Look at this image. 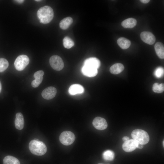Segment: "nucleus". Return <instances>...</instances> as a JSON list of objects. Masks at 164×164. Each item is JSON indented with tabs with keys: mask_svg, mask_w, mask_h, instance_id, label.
<instances>
[{
	"mask_svg": "<svg viewBox=\"0 0 164 164\" xmlns=\"http://www.w3.org/2000/svg\"><path fill=\"white\" fill-rule=\"evenodd\" d=\"M49 62L52 67L56 71L61 70L64 66L63 60L60 56L57 55L51 56Z\"/></svg>",
	"mask_w": 164,
	"mask_h": 164,
	"instance_id": "nucleus-6",
	"label": "nucleus"
},
{
	"mask_svg": "<svg viewBox=\"0 0 164 164\" xmlns=\"http://www.w3.org/2000/svg\"><path fill=\"white\" fill-rule=\"evenodd\" d=\"M73 20L70 17H68L63 19L60 23V28L63 30L67 29L72 23Z\"/></svg>",
	"mask_w": 164,
	"mask_h": 164,
	"instance_id": "nucleus-20",
	"label": "nucleus"
},
{
	"mask_svg": "<svg viewBox=\"0 0 164 164\" xmlns=\"http://www.w3.org/2000/svg\"><path fill=\"white\" fill-rule=\"evenodd\" d=\"M15 120V125L17 129L20 130L24 127V121L22 114L20 112L16 113Z\"/></svg>",
	"mask_w": 164,
	"mask_h": 164,
	"instance_id": "nucleus-14",
	"label": "nucleus"
},
{
	"mask_svg": "<svg viewBox=\"0 0 164 164\" xmlns=\"http://www.w3.org/2000/svg\"><path fill=\"white\" fill-rule=\"evenodd\" d=\"M63 44L64 47L67 49L70 48L74 45L73 41L67 36L63 38Z\"/></svg>",
	"mask_w": 164,
	"mask_h": 164,
	"instance_id": "nucleus-23",
	"label": "nucleus"
},
{
	"mask_svg": "<svg viewBox=\"0 0 164 164\" xmlns=\"http://www.w3.org/2000/svg\"><path fill=\"white\" fill-rule=\"evenodd\" d=\"M100 61L95 57H90L84 61V65L97 69L100 66Z\"/></svg>",
	"mask_w": 164,
	"mask_h": 164,
	"instance_id": "nucleus-13",
	"label": "nucleus"
},
{
	"mask_svg": "<svg viewBox=\"0 0 164 164\" xmlns=\"http://www.w3.org/2000/svg\"><path fill=\"white\" fill-rule=\"evenodd\" d=\"M129 140V137L127 136H125L123 137L122 140L124 142Z\"/></svg>",
	"mask_w": 164,
	"mask_h": 164,
	"instance_id": "nucleus-27",
	"label": "nucleus"
},
{
	"mask_svg": "<svg viewBox=\"0 0 164 164\" xmlns=\"http://www.w3.org/2000/svg\"><path fill=\"white\" fill-rule=\"evenodd\" d=\"M84 91V89L83 87L81 85L77 84L71 85L68 90L69 93L72 95L81 94L83 93Z\"/></svg>",
	"mask_w": 164,
	"mask_h": 164,
	"instance_id": "nucleus-15",
	"label": "nucleus"
},
{
	"mask_svg": "<svg viewBox=\"0 0 164 164\" xmlns=\"http://www.w3.org/2000/svg\"><path fill=\"white\" fill-rule=\"evenodd\" d=\"M29 62L28 57L25 55L19 56L15 59L14 64L15 69L18 71L23 70L29 64Z\"/></svg>",
	"mask_w": 164,
	"mask_h": 164,
	"instance_id": "nucleus-5",
	"label": "nucleus"
},
{
	"mask_svg": "<svg viewBox=\"0 0 164 164\" xmlns=\"http://www.w3.org/2000/svg\"><path fill=\"white\" fill-rule=\"evenodd\" d=\"M103 159L105 160L111 161L114 158V153L112 150H108L104 151L102 154Z\"/></svg>",
	"mask_w": 164,
	"mask_h": 164,
	"instance_id": "nucleus-22",
	"label": "nucleus"
},
{
	"mask_svg": "<svg viewBox=\"0 0 164 164\" xmlns=\"http://www.w3.org/2000/svg\"><path fill=\"white\" fill-rule=\"evenodd\" d=\"M56 93L57 90L55 87H49L43 91L42 93V96L45 99L50 100L55 97Z\"/></svg>",
	"mask_w": 164,
	"mask_h": 164,
	"instance_id": "nucleus-10",
	"label": "nucleus"
},
{
	"mask_svg": "<svg viewBox=\"0 0 164 164\" xmlns=\"http://www.w3.org/2000/svg\"><path fill=\"white\" fill-rule=\"evenodd\" d=\"M75 139L74 134L71 132L68 131L62 132L59 136L60 142L65 145H69L72 144Z\"/></svg>",
	"mask_w": 164,
	"mask_h": 164,
	"instance_id": "nucleus-4",
	"label": "nucleus"
},
{
	"mask_svg": "<svg viewBox=\"0 0 164 164\" xmlns=\"http://www.w3.org/2000/svg\"><path fill=\"white\" fill-rule=\"evenodd\" d=\"M92 124L96 129L99 130L105 129L108 127L106 120L100 117H95L93 121Z\"/></svg>",
	"mask_w": 164,
	"mask_h": 164,
	"instance_id": "nucleus-7",
	"label": "nucleus"
},
{
	"mask_svg": "<svg viewBox=\"0 0 164 164\" xmlns=\"http://www.w3.org/2000/svg\"><path fill=\"white\" fill-rule=\"evenodd\" d=\"M44 72L42 70H39L36 72L34 74L35 79L31 83L32 86L33 87H38L41 83L43 79Z\"/></svg>",
	"mask_w": 164,
	"mask_h": 164,
	"instance_id": "nucleus-12",
	"label": "nucleus"
},
{
	"mask_svg": "<svg viewBox=\"0 0 164 164\" xmlns=\"http://www.w3.org/2000/svg\"><path fill=\"white\" fill-rule=\"evenodd\" d=\"M117 42L118 46L123 49L128 48L131 44V41L123 37L118 38Z\"/></svg>",
	"mask_w": 164,
	"mask_h": 164,
	"instance_id": "nucleus-18",
	"label": "nucleus"
},
{
	"mask_svg": "<svg viewBox=\"0 0 164 164\" xmlns=\"http://www.w3.org/2000/svg\"><path fill=\"white\" fill-rule=\"evenodd\" d=\"M3 162L4 164H20L17 159L11 155L6 156L3 159Z\"/></svg>",
	"mask_w": 164,
	"mask_h": 164,
	"instance_id": "nucleus-21",
	"label": "nucleus"
},
{
	"mask_svg": "<svg viewBox=\"0 0 164 164\" xmlns=\"http://www.w3.org/2000/svg\"><path fill=\"white\" fill-rule=\"evenodd\" d=\"M15 1L16 2H17L19 3H22L24 1V0H15Z\"/></svg>",
	"mask_w": 164,
	"mask_h": 164,
	"instance_id": "nucleus-30",
	"label": "nucleus"
},
{
	"mask_svg": "<svg viewBox=\"0 0 164 164\" xmlns=\"http://www.w3.org/2000/svg\"><path fill=\"white\" fill-rule=\"evenodd\" d=\"M35 1H37V2L38 1H38H41V0H35Z\"/></svg>",
	"mask_w": 164,
	"mask_h": 164,
	"instance_id": "nucleus-33",
	"label": "nucleus"
},
{
	"mask_svg": "<svg viewBox=\"0 0 164 164\" xmlns=\"http://www.w3.org/2000/svg\"><path fill=\"white\" fill-rule=\"evenodd\" d=\"M1 90H2V85H1V82L0 81V93L1 92Z\"/></svg>",
	"mask_w": 164,
	"mask_h": 164,
	"instance_id": "nucleus-31",
	"label": "nucleus"
},
{
	"mask_svg": "<svg viewBox=\"0 0 164 164\" xmlns=\"http://www.w3.org/2000/svg\"><path fill=\"white\" fill-rule=\"evenodd\" d=\"M143 147V145L138 143L137 148L139 149H142Z\"/></svg>",
	"mask_w": 164,
	"mask_h": 164,
	"instance_id": "nucleus-29",
	"label": "nucleus"
},
{
	"mask_svg": "<svg viewBox=\"0 0 164 164\" xmlns=\"http://www.w3.org/2000/svg\"><path fill=\"white\" fill-rule=\"evenodd\" d=\"M138 144V143L134 139H129L123 143L122 147L125 152H130L137 148Z\"/></svg>",
	"mask_w": 164,
	"mask_h": 164,
	"instance_id": "nucleus-9",
	"label": "nucleus"
},
{
	"mask_svg": "<svg viewBox=\"0 0 164 164\" xmlns=\"http://www.w3.org/2000/svg\"><path fill=\"white\" fill-rule=\"evenodd\" d=\"M164 70L162 67H159L156 69L154 72V74L155 76L157 78H160L164 75Z\"/></svg>",
	"mask_w": 164,
	"mask_h": 164,
	"instance_id": "nucleus-26",
	"label": "nucleus"
},
{
	"mask_svg": "<svg viewBox=\"0 0 164 164\" xmlns=\"http://www.w3.org/2000/svg\"><path fill=\"white\" fill-rule=\"evenodd\" d=\"M37 16L40 22L44 24L48 23L53 19L54 12L52 9L49 6L40 8L37 11Z\"/></svg>",
	"mask_w": 164,
	"mask_h": 164,
	"instance_id": "nucleus-1",
	"label": "nucleus"
},
{
	"mask_svg": "<svg viewBox=\"0 0 164 164\" xmlns=\"http://www.w3.org/2000/svg\"><path fill=\"white\" fill-rule=\"evenodd\" d=\"M150 0H140V1H141V2L144 3H148L149 2Z\"/></svg>",
	"mask_w": 164,
	"mask_h": 164,
	"instance_id": "nucleus-28",
	"label": "nucleus"
},
{
	"mask_svg": "<svg viewBox=\"0 0 164 164\" xmlns=\"http://www.w3.org/2000/svg\"><path fill=\"white\" fill-rule=\"evenodd\" d=\"M29 147L31 152L37 155H43L47 151V147L45 144L42 141L35 139L30 142Z\"/></svg>",
	"mask_w": 164,
	"mask_h": 164,
	"instance_id": "nucleus-2",
	"label": "nucleus"
},
{
	"mask_svg": "<svg viewBox=\"0 0 164 164\" xmlns=\"http://www.w3.org/2000/svg\"><path fill=\"white\" fill-rule=\"evenodd\" d=\"M154 48L158 56L161 59H164V47L163 44L160 42H157L155 43Z\"/></svg>",
	"mask_w": 164,
	"mask_h": 164,
	"instance_id": "nucleus-16",
	"label": "nucleus"
},
{
	"mask_svg": "<svg viewBox=\"0 0 164 164\" xmlns=\"http://www.w3.org/2000/svg\"><path fill=\"white\" fill-rule=\"evenodd\" d=\"M123 65L121 63H116L112 65L110 69V72L114 74L121 73L124 69Z\"/></svg>",
	"mask_w": 164,
	"mask_h": 164,
	"instance_id": "nucleus-19",
	"label": "nucleus"
},
{
	"mask_svg": "<svg viewBox=\"0 0 164 164\" xmlns=\"http://www.w3.org/2000/svg\"><path fill=\"white\" fill-rule=\"evenodd\" d=\"M98 164H103V163H98Z\"/></svg>",
	"mask_w": 164,
	"mask_h": 164,
	"instance_id": "nucleus-34",
	"label": "nucleus"
},
{
	"mask_svg": "<svg viewBox=\"0 0 164 164\" xmlns=\"http://www.w3.org/2000/svg\"><path fill=\"white\" fill-rule=\"evenodd\" d=\"M152 90L155 93H160L163 92L164 90V84L163 83L159 84L155 83H154L152 87Z\"/></svg>",
	"mask_w": 164,
	"mask_h": 164,
	"instance_id": "nucleus-24",
	"label": "nucleus"
},
{
	"mask_svg": "<svg viewBox=\"0 0 164 164\" xmlns=\"http://www.w3.org/2000/svg\"><path fill=\"white\" fill-rule=\"evenodd\" d=\"M142 40L145 43L149 45H152L155 41V38L151 32L144 31L140 34Z\"/></svg>",
	"mask_w": 164,
	"mask_h": 164,
	"instance_id": "nucleus-8",
	"label": "nucleus"
},
{
	"mask_svg": "<svg viewBox=\"0 0 164 164\" xmlns=\"http://www.w3.org/2000/svg\"><path fill=\"white\" fill-rule=\"evenodd\" d=\"M131 135L133 139L138 143L143 145L147 144L149 140V136L147 133L142 129L134 130L132 132Z\"/></svg>",
	"mask_w": 164,
	"mask_h": 164,
	"instance_id": "nucleus-3",
	"label": "nucleus"
},
{
	"mask_svg": "<svg viewBox=\"0 0 164 164\" xmlns=\"http://www.w3.org/2000/svg\"><path fill=\"white\" fill-rule=\"evenodd\" d=\"M164 141L163 140V142H162V144H163V147H164Z\"/></svg>",
	"mask_w": 164,
	"mask_h": 164,
	"instance_id": "nucleus-32",
	"label": "nucleus"
},
{
	"mask_svg": "<svg viewBox=\"0 0 164 164\" xmlns=\"http://www.w3.org/2000/svg\"><path fill=\"white\" fill-rule=\"evenodd\" d=\"M81 71L84 75L89 77H94L98 73L97 69L84 65L82 67Z\"/></svg>",
	"mask_w": 164,
	"mask_h": 164,
	"instance_id": "nucleus-11",
	"label": "nucleus"
},
{
	"mask_svg": "<svg viewBox=\"0 0 164 164\" xmlns=\"http://www.w3.org/2000/svg\"><path fill=\"white\" fill-rule=\"evenodd\" d=\"M136 20L133 18L127 19L121 22V25L125 28H132L134 27L136 25Z\"/></svg>",
	"mask_w": 164,
	"mask_h": 164,
	"instance_id": "nucleus-17",
	"label": "nucleus"
},
{
	"mask_svg": "<svg viewBox=\"0 0 164 164\" xmlns=\"http://www.w3.org/2000/svg\"><path fill=\"white\" fill-rule=\"evenodd\" d=\"M9 63L7 60L4 58H0V72H2L8 67Z\"/></svg>",
	"mask_w": 164,
	"mask_h": 164,
	"instance_id": "nucleus-25",
	"label": "nucleus"
}]
</instances>
